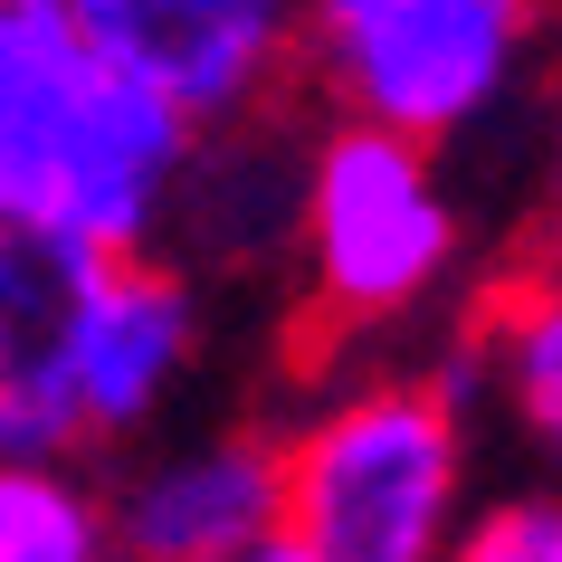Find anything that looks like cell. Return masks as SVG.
Here are the masks:
<instances>
[{
    "instance_id": "5b68a950",
    "label": "cell",
    "mask_w": 562,
    "mask_h": 562,
    "mask_svg": "<svg viewBox=\"0 0 562 562\" xmlns=\"http://www.w3.org/2000/svg\"><path fill=\"white\" fill-rule=\"evenodd\" d=\"M10 353L67 391L87 439H124L181 391V372L201 353V296L181 267H153V258L58 267L48 305L30 325H10Z\"/></svg>"
},
{
    "instance_id": "8992f818",
    "label": "cell",
    "mask_w": 562,
    "mask_h": 562,
    "mask_svg": "<svg viewBox=\"0 0 562 562\" xmlns=\"http://www.w3.org/2000/svg\"><path fill=\"white\" fill-rule=\"evenodd\" d=\"M87 38L153 77L201 134H229L305 58V0H77Z\"/></svg>"
},
{
    "instance_id": "ba28073f",
    "label": "cell",
    "mask_w": 562,
    "mask_h": 562,
    "mask_svg": "<svg viewBox=\"0 0 562 562\" xmlns=\"http://www.w3.org/2000/svg\"><path fill=\"white\" fill-rule=\"evenodd\" d=\"M486 362H496V391L533 439V458L562 476V267L505 286L496 325H486Z\"/></svg>"
},
{
    "instance_id": "30bf717a",
    "label": "cell",
    "mask_w": 562,
    "mask_h": 562,
    "mask_svg": "<svg viewBox=\"0 0 562 562\" xmlns=\"http://www.w3.org/2000/svg\"><path fill=\"white\" fill-rule=\"evenodd\" d=\"M448 562H562V476H553V486L486 496L468 525H458Z\"/></svg>"
},
{
    "instance_id": "277c9868",
    "label": "cell",
    "mask_w": 562,
    "mask_h": 562,
    "mask_svg": "<svg viewBox=\"0 0 562 562\" xmlns=\"http://www.w3.org/2000/svg\"><path fill=\"white\" fill-rule=\"evenodd\" d=\"M305 277L325 325H391L419 296H439L458 258V210L439 191V162L419 134L334 115V134L305 153Z\"/></svg>"
},
{
    "instance_id": "52a82bcc",
    "label": "cell",
    "mask_w": 562,
    "mask_h": 562,
    "mask_svg": "<svg viewBox=\"0 0 562 562\" xmlns=\"http://www.w3.org/2000/svg\"><path fill=\"white\" fill-rule=\"evenodd\" d=\"M124 562H238L286 533V448L277 439H181L115 486Z\"/></svg>"
},
{
    "instance_id": "3957f363",
    "label": "cell",
    "mask_w": 562,
    "mask_h": 562,
    "mask_svg": "<svg viewBox=\"0 0 562 562\" xmlns=\"http://www.w3.org/2000/svg\"><path fill=\"white\" fill-rule=\"evenodd\" d=\"M543 10L553 0H305V67L334 115L448 144L505 105Z\"/></svg>"
},
{
    "instance_id": "6da1fadb",
    "label": "cell",
    "mask_w": 562,
    "mask_h": 562,
    "mask_svg": "<svg viewBox=\"0 0 562 562\" xmlns=\"http://www.w3.org/2000/svg\"><path fill=\"white\" fill-rule=\"evenodd\" d=\"M201 124L87 38L77 0H0V229L48 267L144 258Z\"/></svg>"
},
{
    "instance_id": "9c48e42d",
    "label": "cell",
    "mask_w": 562,
    "mask_h": 562,
    "mask_svg": "<svg viewBox=\"0 0 562 562\" xmlns=\"http://www.w3.org/2000/svg\"><path fill=\"white\" fill-rule=\"evenodd\" d=\"M115 496H95L67 458L0 468V562H115Z\"/></svg>"
},
{
    "instance_id": "8fae6325",
    "label": "cell",
    "mask_w": 562,
    "mask_h": 562,
    "mask_svg": "<svg viewBox=\"0 0 562 562\" xmlns=\"http://www.w3.org/2000/svg\"><path fill=\"white\" fill-rule=\"evenodd\" d=\"M543 191H553V220H562V95H553V124H543Z\"/></svg>"
},
{
    "instance_id": "7a4b0ae2",
    "label": "cell",
    "mask_w": 562,
    "mask_h": 562,
    "mask_svg": "<svg viewBox=\"0 0 562 562\" xmlns=\"http://www.w3.org/2000/svg\"><path fill=\"white\" fill-rule=\"evenodd\" d=\"M468 525V401L353 382L286 439V533L315 562H448Z\"/></svg>"
},
{
    "instance_id": "7c38bea8",
    "label": "cell",
    "mask_w": 562,
    "mask_h": 562,
    "mask_svg": "<svg viewBox=\"0 0 562 562\" xmlns=\"http://www.w3.org/2000/svg\"><path fill=\"white\" fill-rule=\"evenodd\" d=\"M238 562H315V553H305L296 533H277V543H258V553H238Z\"/></svg>"
}]
</instances>
